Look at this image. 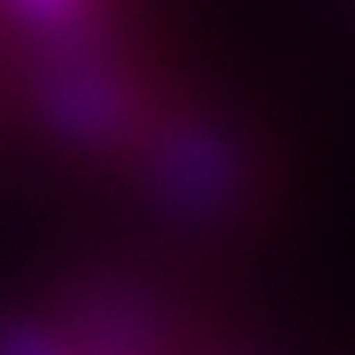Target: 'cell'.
<instances>
[{"instance_id": "cell-1", "label": "cell", "mask_w": 355, "mask_h": 355, "mask_svg": "<svg viewBox=\"0 0 355 355\" xmlns=\"http://www.w3.org/2000/svg\"><path fill=\"white\" fill-rule=\"evenodd\" d=\"M14 5L22 9V14L40 18V22H62L76 5H80V0H14Z\"/></svg>"}]
</instances>
